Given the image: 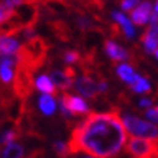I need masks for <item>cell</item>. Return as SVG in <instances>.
I'll list each match as a JSON object with an SVG mask.
<instances>
[{
    "mask_svg": "<svg viewBox=\"0 0 158 158\" xmlns=\"http://www.w3.org/2000/svg\"><path fill=\"white\" fill-rule=\"evenodd\" d=\"M141 42L144 44L147 54H154L158 48V25H151L141 36Z\"/></svg>",
    "mask_w": 158,
    "mask_h": 158,
    "instance_id": "cell-8",
    "label": "cell"
},
{
    "mask_svg": "<svg viewBox=\"0 0 158 158\" xmlns=\"http://www.w3.org/2000/svg\"><path fill=\"white\" fill-rule=\"evenodd\" d=\"M158 142L148 138H132L126 145V151L136 158L157 157Z\"/></svg>",
    "mask_w": 158,
    "mask_h": 158,
    "instance_id": "cell-4",
    "label": "cell"
},
{
    "mask_svg": "<svg viewBox=\"0 0 158 158\" xmlns=\"http://www.w3.org/2000/svg\"><path fill=\"white\" fill-rule=\"evenodd\" d=\"M151 103H152V102L149 100V99H142V100L139 102V106H141V107H149Z\"/></svg>",
    "mask_w": 158,
    "mask_h": 158,
    "instance_id": "cell-22",
    "label": "cell"
},
{
    "mask_svg": "<svg viewBox=\"0 0 158 158\" xmlns=\"http://www.w3.org/2000/svg\"><path fill=\"white\" fill-rule=\"evenodd\" d=\"M61 103L65 109L68 110V113L71 116H78V115H86L89 113V106L81 97L73 96L70 93H64L60 99Z\"/></svg>",
    "mask_w": 158,
    "mask_h": 158,
    "instance_id": "cell-6",
    "label": "cell"
},
{
    "mask_svg": "<svg viewBox=\"0 0 158 158\" xmlns=\"http://www.w3.org/2000/svg\"><path fill=\"white\" fill-rule=\"evenodd\" d=\"M54 151L61 158L68 155V147H67V144H64V142H55V144H54Z\"/></svg>",
    "mask_w": 158,
    "mask_h": 158,
    "instance_id": "cell-19",
    "label": "cell"
},
{
    "mask_svg": "<svg viewBox=\"0 0 158 158\" xmlns=\"http://www.w3.org/2000/svg\"><path fill=\"white\" fill-rule=\"evenodd\" d=\"M154 13H157V15H158V0L155 2V10H154Z\"/></svg>",
    "mask_w": 158,
    "mask_h": 158,
    "instance_id": "cell-23",
    "label": "cell"
},
{
    "mask_svg": "<svg viewBox=\"0 0 158 158\" xmlns=\"http://www.w3.org/2000/svg\"><path fill=\"white\" fill-rule=\"evenodd\" d=\"M105 52L112 61L115 62L129 60V52L122 48L120 45H118L115 41H112V39H106L105 41Z\"/></svg>",
    "mask_w": 158,
    "mask_h": 158,
    "instance_id": "cell-9",
    "label": "cell"
},
{
    "mask_svg": "<svg viewBox=\"0 0 158 158\" xmlns=\"http://www.w3.org/2000/svg\"><path fill=\"white\" fill-rule=\"evenodd\" d=\"M123 123L125 129L129 134L138 136V138H148V139H158V128L155 125L145 122V120L139 119L136 116L132 115H125L123 116Z\"/></svg>",
    "mask_w": 158,
    "mask_h": 158,
    "instance_id": "cell-2",
    "label": "cell"
},
{
    "mask_svg": "<svg viewBox=\"0 0 158 158\" xmlns=\"http://www.w3.org/2000/svg\"><path fill=\"white\" fill-rule=\"evenodd\" d=\"M151 2H142L141 5H138V7L132 9L131 12V19L135 25H139L142 26L149 20V16H151Z\"/></svg>",
    "mask_w": 158,
    "mask_h": 158,
    "instance_id": "cell-10",
    "label": "cell"
},
{
    "mask_svg": "<svg viewBox=\"0 0 158 158\" xmlns=\"http://www.w3.org/2000/svg\"><path fill=\"white\" fill-rule=\"evenodd\" d=\"M34 73L29 68L16 64V73L13 77V91L19 99H25L32 93L34 89V78H32Z\"/></svg>",
    "mask_w": 158,
    "mask_h": 158,
    "instance_id": "cell-3",
    "label": "cell"
},
{
    "mask_svg": "<svg viewBox=\"0 0 158 158\" xmlns=\"http://www.w3.org/2000/svg\"><path fill=\"white\" fill-rule=\"evenodd\" d=\"M20 49V42L12 34H2L0 32V52L5 55H16Z\"/></svg>",
    "mask_w": 158,
    "mask_h": 158,
    "instance_id": "cell-7",
    "label": "cell"
},
{
    "mask_svg": "<svg viewBox=\"0 0 158 158\" xmlns=\"http://www.w3.org/2000/svg\"><path fill=\"white\" fill-rule=\"evenodd\" d=\"M35 87L38 89L39 91H42L45 94H48V96H57V87L54 86V83L51 81V78L48 76H39L36 80H35Z\"/></svg>",
    "mask_w": 158,
    "mask_h": 158,
    "instance_id": "cell-12",
    "label": "cell"
},
{
    "mask_svg": "<svg viewBox=\"0 0 158 158\" xmlns=\"http://www.w3.org/2000/svg\"><path fill=\"white\" fill-rule=\"evenodd\" d=\"M2 158H23V147L16 142H10L2 151Z\"/></svg>",
    "mask_w": 158,
    "mask_h": 158,
    "instance_id": "cell-15",
    "label": "cell"
},
{
    "mask_svg": "<svg viewBox=\"0 0 158 158\" xmlns=\"http://www.w3.org/2000/svg\"><path fill=\"white\" fill-rule=\"evenodd\" d=\"M19 136H20V128H12V129L6 131V132L0 135V144L7 145L10 142H15Z\"/></svg>",
    "mask_w": 158,
    "mask_h": 158,
    "instance_id": "cell-17",
    "label": "cell"
},
{
    "mask_svg": "<svg viewBox=\"0 0 158 158\" xmlns=\"http://www.w3.org/2000/svg\"><path fill=\"white\" fill-rule=\"evenodd\" d=\"M155 110H157V112H158V106H157V107H155Z\"/></svg>",
    "mask_w": 158,
    "mask_h": 158,
    "instance_id": "cell-25",
    "label": "cell"
},
{
    "mask_svg": "<svg viewBox=\"0 0 158 158\" xmlns=\"http://www.w3.org/2000/svg\"><path fill=\"white\" fill-rule=\"evenodd\" d=\"M84 158H93V157H84Z\"/></svg>",
    "mask_w": 158,
    "mask_h": 158,
    "instance_id": "cell-26",
    "label": "cell"
},
{
    "mask_svg": "<svg viewBox=\"0 0 158 158\" xmlns=\"http://www.w3.org/2000/svg\"><path fill=\"white\" fill-rule=\"evenodd\" d=\"M65 2H68V0H65Z\"/></svg>",
    "mask_w": 158,
    "mask_h": 158,
    "instance_id": "cell-27",
    "label": "cell"
},
{
    "mask_svg": "<svg viewBox=\"0 0 158 158\" xmlns=\"http://www.w3.org/2000/svg\"><path fill=\"white\" fill-rule=\"evenodd\" d=\"M139 3H141V0H122V9L125 12H129V10L135 9Z\"/></svg>",
    "mask_w": 158,
    "mask_h": 158,
    "instance_id": "cell-20",
    "label": "cell"
},
{
    "mask_svg": "<svg viewBox=\"0 0 158 158\" xmlns=\"http://www.w3.org/2000/svg\"><path fill=\"white\" fill-rule=\"evenodd\" d=\"M145 115H147V118H148L149 120H152V122L158 123V112L155 110V107H154V109H148Z\"/></svg>",
    "mask_w": 158,
    "mask_h": 158,
    "instance_id": "cell-21",
    "label": "cell"
},
{
    "mask_svg": "<svg viewBox=\"0 0 158 158\" xmlns=\"http://www.w3.org/2000/svg\"><path fill=\"white\" fill-rule=\"evenodd\" d=\"M77 74H76V70L70 65L64 68V70H52L51 71V81L54 83V86L57 84L58 89L61 90H68L70 87L74 84V80L77 78Z\"/></svg>",
    "mask_w": 158,
    "mask_h": 158,
    "instance_id": "cell-5",
    "label": "cell"
},
{
    "mask_svg": "<svg viewBox=\"0 0 158 158\" xmlns=\"http://www.w3.org/2000/svg\"><path fill=\"white\" fill-rule=\"evenodd\" d=\"M116 73H118V76L122 81L128 83V84H134V81L136 80V74H135L134 68L128 65V64H120L116 67Z\"/></svg>",
    "mask_w": 158,
    "mask_h": 158,
    "instance_id": "cell-13",
    "label": "cell"
},
{
    "mask_svg": "<svg viewBox=\"0 0 158 158\" xmlns=\"http://www.w3.org/2000/svg\"><path fill=\"white\" fill-rule=\"evenodd\" d=\"M126 144V129L116 112L89 113L77 125L68 141V152L93 158H113Z\"/></svg>",
    "mask_w": 158,
    "mask_h": 158,
    "instance_id": "cell-1",
    "label": "cell"
},
{
    "mask_svg": "<svg viewBox=\"0 0 158 158\" xmlns=\"http://www.w3.org/2000/svg\"><path fill=\"white\" fill-rule=\"evenodd\" d=\"M80 60H81V54L76 49H68V51H64V54H62V61L67 65L77 64V62H80Z\"/></svg>",
    "mask_w": 158,
    "mask_h": 158,
    "instance_id": "cell-18",
    "label": "cell"
},
{
    "mask_svg": "<svg viewBox=\"0 0 158 158\" xmlns=\"http://www.w3.org/2000/svg\"><path fill=\"white\" fill-rule=\"evenodd\" d=\"M38 106L41 112L47 116L54 115V112H55V100H54L52 96H48V94H44V96L39 97Z\"/></svg>",
    "mask_w": 158,
    "mask_h": 158,
    "instance_id": "cell-14",
    "label": "cell"
},
{
    "mask_svg": "<svg viewBox=\"0 0 158 158\" xmlns=\"http://www.w3.org/2000/svg\"><path fill=\"white\" fill-rule=\"evenodd\" d=\"M155 57H157V58H158V48H157V49H155Z\"/></svg>",
    "mask_w": 158,
    "mask_h": 158,
    "instance_id": "cell-24",
    "label": "cell"
},
{
    "mask_svg": "<svg viewBox=\"0 0 158 158\" xmlns=\"http://www.w3.org/2000/svg\"><path fill=\"white\" fill-rule=\"evenodd\" d=\"M131 87L136 93H151V84H149V81L145 77L138 76L136 80L134 81V84H131Z\"/></svg>",
    "mask_w": 158,
    "mask_h": 158,
    "instance_id": "cell-16",
    "label": "cell"
},
{
    "mask_svg": "<svg viewBox=\"0 0 158 158\" xmlns=\"http://www.w3.org/2000/svg\"><path fill=\"white\" fill-rule=\"evenodd\" d=\"M112 18L118 22V25H120V28H122V32L126 35V38H134L135 36V28L132 26V23L129 22V19L125 16L123 13H120L118 10H113L112 12Z\"/></svg>",
    "mask_w": 158,
    "mask_h": 158,
    "instance_id": "cell-11",
    "label": "cell"
}]
</instances>
